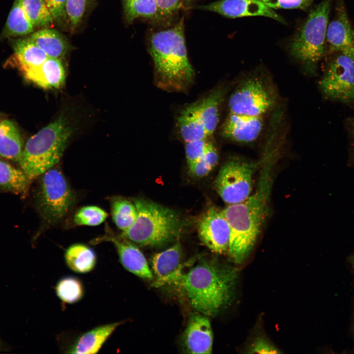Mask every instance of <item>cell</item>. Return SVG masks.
I'll list each match as a JSON object with an SVG mask.
<instances>
[{
    "instance_id": "cell-28",
    "label": "cell",
    "mask_w": 354,
    "mask_h": 354,
    "mask_svg": "<svg viewBox=\"0 0 354 354\" xmlns=\"http://www.w3.org/2000/svg\"><path fill=\"white\" fill-rule=\"evenodd\" d=\"M111 209L113 220L123 232L132 226L137 217L135 204L125 199L114 198L111 202Z\"/></svg>"
},
{
    "instance_id": "cell-13",
    "label": "cell",
    "mask_w": 354,
    "mask_h": 354,
    "mask_svg": "<svg viewBox=\"0 0 354 354\" xmlns=\"http://www.w3.org/2000/svg\"><path fill=\"white\" fill-rule=\"evenodd\" d=\"M200 8L216 12L231 18L264 16L285 24L284 19L262 0H219Z\"/></svg>"
},
{
    "instance_id": "cell-43",
    "label": "cell",
    "mask_w": 354,
    "mask_h": 354,
    "mask_svg": "<svg viewBox=\"0 0 354 354\" xmlns=\"http://www.w3.org/2000/svg\"></svg>"
},
{
    "instance_id": "cell-17",
    "label": "cell",
    "mask_w": 354,
    "mask_h": 354,
    "mask_svg": "<svg viewBox=\"0 0 354 354\" xmlns=\"http://www.w3.org/2000/svg\"><path fill=\"white\" fill-rule=\"evenodd\" d=\"M184 343L189 353H211L213 334L210 322L206 315L191 316L185 330Z\"/></svg>"
},
{
    "instance_id": "cell-19",
    "label": "cell",
    "mask_w": 354,
    "mask_h": 354,
    "mask_svg": "<svg viewBox=\"0 0 354 354\" xmlns=\"http://www.w3.org/2000/svg\"><path fill=\"white\" fill-rule=\"evenodd\" d=\"M122 323L121 321L101 325L86 332L75 340L66 353L72 354H97Z\"/></svg>"
},
{
    "instance_id": "cell-7",
    "label": "cell",
    "mask_w": 354,
    "mask_h": 354,
    "mask_svg": "<svg viewBox=\"0 0 354 354\" xmlns=\"http://www.w3.org/2000/svg\"><path fill=\"white\" fill-rule=\"evenodd\" d=\"M37 197V206L43 220L54 224L67 214L74 196L64 175L54 167L42 175Z\"/></svg>"
},
{
    "instance_id": "cell-37",
    "label": "cell",
    "mask_w": 354,
    "mask_h": 354,
    "mask_svg": "<svg viewBox=\"0 0 354 354\" xmlns=\"http://www.w3.org/2000/svg\"><path fill=\"white\" fill-rule=\"evenodd\" d=\"M45 4L54 20L59 23L66 17L67 0H44Z\"/></svg>"
},
{
    "instance_id": "cell-24",
    "label": "cell",
    "mask_w": 354,
    "mask_h": 354,
    "mask_svg": "<svg viewBox=\"0 0 354 354\" xmlns=\"http://www.w3.org/2000/svg\"><path fill=\"white\" fill-rule=\"evenodd\" d=\"M64 260L67 266L78 273L92 271L97 260L94 251L82 243H75L69 246L65 252Z\"/></svg>"
},
{
    "instance_id": "cell-12",
    "label": "cell",
    "mask_w": 354,
    "mask_h": 354,
    "mask_svg": "<svg viewBox=\"0 0 354 354\" xmlns=\"http://www.w3.org/2000/svg\"><path fill=\"white\" fill-rule=\"evenodd\" d=\"M334 16L327 28L326 52H339L354 59V29L345 0H336Z\"/></svg>"
},
{
    "instance_id": "cell-16",
    "label": "cell",
    "mask_w": 354,
    "mask_h": 354,
    "mask_svg": "<svg viewBox=\"0 0 354 354\" xmlns=\"http://www.w3.org/2000/svg\"><path fill=\"white\" fill-rule=\"evenodd\" d=\"M263 126L262 117L250 116L230 113L221 128L222 135L239 143L256 140Z\"/></svg>"
},
{
    "instance_id": "cell-6",
    "label": "cell",
    "mask_w": 354,
    "mask_h": 354,
    "mask_svg": "<svg viewBox=\"0 0 354 354\" xmlns=\"http://www.w3.org/2000/svg\"><path fill=\"white\" fill-rule=\"evenodd\" d=\"M332 0H322L312 8L289 46L292 56L310 73L326 53V36Z\"/></svg>"
},
{
    "instance_id": "cell-40",
    "label": "cell",
    "mask_w": 354,
    "mask_h": 354,
    "mask_svg": "<svg viewBox=\"0 0 354 354\" xmlns=\"http://www.w3.org/2000/svg\"><path fill=\"white\" fill-rule=\"evenodd\" d=\"M349 131L351 141L350 161L351 165L354 166V117L351 119Z\"/></svg>"
},
{
    "instance_id": "cell-39",
    "label": "cell",
    "mask_w": 354,
    "mask_h": 354,
    "mask_svg": "<svg viewBox=\"0 0 354 354\" xmlns=\"http://www.w3.org/2000/svg\"><path fill=\"white\" fill-rule=\"evenodd\" d=\"M252 353L260 354L279 353L280 352L274 345L267 340L259 338L254 343L252 349Z\"/></svg>"
},
{
    "instance_id": "cell-30",
    "label": "cell",
    "mask_w": 354,
    "mask_h": 354,
    "mask_svg": "<svg viewBox=\"0 0 354 354\" xmlns=\"http://www.w3.org/2000/svg\"><path fill=\"white\" fill-rule=\"evenodd\" d=\"M23 9L34 27H47L53 22L44 0H21Z\"/></svg>"
},
{
    "instance_id": "cell-14",
    "label": "cell",
    "mask_w": 354,
    "mask_h": 354,
    "mask_svg": "<svg viewBox=\"0 0 354 354\" xmlns=\"http://www.w3.org/2000/svg\"><path fill=\"white\" fill-rule=\"evenodd\" d=\"M151 262L155 278L153 283L154 287L173 284L177 286L184 268L181 246L178 241L165 250L154 255Z\"/></svg>"
},
{
    "instance_id": "cell-2",
    "label": "cell",
    "mask_w": 354,
    "mask_h": 354,
    "mask_svg": "<svg viewBox=\"0 0 354 354\" xmlns=\"http://www.w3.org/2000/svg\"><path fill=\"white\" fill-rule=\"evenodd\" d=\"M236 277V268L212 260H201L183 271L177 286L181 287L195 309L212 316L231 300Z\"/></svg>"
},
{
    "instance_id": "cell-23",
    "label": "cell",
    "mask_w": 354,
    "mask_h": 354,
    "mask_svg": "<svg viewBox=\"0 0 354 354\" xmlns=\"http://www.w3.org/2000/svg\"><path fill=\"white\" fill-rule=\"evenodd\" d=\"M177 122L179 134L185 143L209 137L197 116L194 102L180 111Z\"/></svg>"
},
{
    "instance_id": "cell-41",
    "label": "cell",
    "mask_w": 354,
    "mask_h": 354,
    "mask_svg": "<svg viewBox=\"0 0 354 354\" xmlns=\"http://www.w3.org/2000/svg\"><path fill=\"white\" fill-rule=\"evenodd\" d=\"M349 261L350 262V263L353 267V268L354 270V254L352 255L349 259Z\"/></svg>"
},
{
    "instance_id": "cell-27",
    "label": "cell",
    "mask_w": 354,
    "mask_h": 354,
    "mask_svg": "<svg viewBox=\"0 0 354 354\" xmlns=\"http://www.w3.org/2000/svg\"><path fill=\"white\" fill-rule=\"evenodd\" d=\"M30 180L22 170L0 159V187L16 194L24 195Z\"/></svg>"
},
{
    "instance_id": "cell-3",
    "label": "cell",
    "mask_w": 354,
    "mask_h": 354,
    "mask_svg": "<svg viewBox=\"0 0 354 354\" xmlns=\"http://www.w3.org/2000/svg\"><path fill=\"white\" fill-rule=\"evenodd\" d=\"M183 20L173 28L153 34L149 52L154 63V83L169 92H185L192 85L195 73L187 53Z\"/></svg>"
},
{
    "instance_id": "cell-38",
    "label": "cell",
    "mask_w": 354,
    "mask_h": 354,
    "mask_svg": "<svg viewBox=\"0 0 354 354\" xmlns=\"http://www.w3.org/2000/svg\"><path fill=\"white\" fill-rule=\"evenodd\" d=\"M156 17H166L172 15L181 6L180 0H156Z\"/></svg>"
},
{
    "instance_id": "cell-1",
    "label": "cell",
    "mask_w": 354,
    "mask_h": 354,
    "mask_svg": "<svg viewBox=\"0 0 354 354\" xmlns=\"http://www.w3.org/2000/svg\"><path fill=\"white\" fill-rule=\"evenodd\" d=\"M272 153L264 157L255 191L244 201L223 209L230 228L228 254L236 264L243 262L250 253L266 217L272 181Z\"/></svg>"
},
{
    "instance_id": "cell-26",
    "label": "cell",
    "mask_w": 354,
    "mask_h": 354,
    "mask_svg": "<svg viewBox=\"0 0 354 354\" xmlns=\"http://www.w3.org/2000/svg\"><path fill=\"white\" fill-rule=\"evenodd\" d=\"M33 28L23 9L21 0H15L0 39L29 34L33 31Z\"/></svg>"
},
{
    "instance_id": "cell-35",
    "label": "cell",
    "mask_w": 354,
    "mask_h": 354,
    "mask_svg": "<svg viewBox=\"0 0 354 354\" xmlns=\"http://www.w3.org/2000/svg\"><path fill=\"white\" fill-rule=\"evenodd\" d=\"M88 0H67L66 13L71 25L77 26L81 21L87 7Z\"/></svg>"
},
{
    "instance_id": "cell-21",
    "label": "cell",
    "mask_w": 354,
    "mask_h": 354,
    "mask_svg": "<svg viewBox=\"0 0 354 354\" xmlns=\"http://www.w3.org/2000/svg\"><path fill=\"white\" fill-rule=\"evenodd\" d=\"M13 48L11 60L23 73L41 65L48 58L30 37L15 40Z\"/></svg>"
},
{
    "instance_id": "cell-11",
    "label": "cell",
    "mask_w": 354,
    "mask_h": 354,
    "mask_svg": "<svg viewBox=\"0 0 354 354\" xmlns=\"http://www.w3.org/2000/svg\"><path fill=\"white\" fill-rule=\"evenodd\" d=\"M198 233L200 240L211 251L228 253L230 228L223 210L208 208L199 219Z\"/></svg>"
},
{
    "instance_id": "cell-22",
    "label": "cell",
    "mask_w": 354,
    "mask_h": 354,
    "mask_svg": "<svg viewBox=\"0 0 354 354\" xmlns=\"http://www.w3.org/2000/svg\"><path fill=\"white\" fill-rule=\"evenodd\" d=\"M30 37L49 58L60 59L68 51L66 39L54 29H42L32 33Z\"/></svg>"
},
{
    "instance_id": "cell-20",
    "label": "cell",
    "mask_w": 354,
    "mask_h": 354,
    "mask_svg": "<svg viewBox=\"0 0 354 354\" xmlns=\"http://www.w3.org/2000/svg\"><path fill=\"white\" fill-rule=\"evenodd\" d=\"M225 91L223 88H217L194 102L197 116L208 136L213 133L218 124L219 111Z\"/></svg>"
},
{
    "instance_id": "cell-32",
    "label": "cell",
    "mask_w": 354,
    "mask_h": 354,
    "mask_svg": "<svg viewBox=\"0 0 354 354\" xmlns=\"http://www.w3.org/2000/svg\"><path fill=\"white\" fill-rule=\"evenodd\" d=\"M107 216V212L100 207L88 206L78 210L73 220L77 225L95 226L103 223Z\"/></svg>"
},
{
    "instance_id": "cell-9",
    "label": "cell",
    "mask_w": 354,
    "mask_h": 354,
    "mask_svg": "<svg viewBox=\"0 0 354 354\" xmlns=\"http://www.w3.org/2000/svg\"><path fill=\"white\" fill-rule=\"evenodd\" d=\"M319 82L323 95L330 100L350 104L354 102V59L339 52L331 54Z\"/></svg>"
},
{
    "instance_id": "cell-4",
    "label": "cell",
    "mask_w": 354,
    "mask_h": 354,
    "mask_svg": "<svg viewBox=\"0 0 354 354\" xmlns=\"http://www.w3.org/2000/svg\"><path fill=\"white\" fill-rule=\"evenodd\" d=\"M75 130L71 117L62 112L27 141L18 162L30 180L59 162Z\"/></svg>"
},
{
    "instance_id": "cell-15",
    "label": "cell",
    "mask_w": 354,
    "mask_h": 354,
    "mask_svg": "<svg viewBox=\"0 0 354 354\" xmlns=\"http://www.w3.org/2000/svg\"><path fill=\"white\" fill-rule=\"evenodd\" d=\"M110 241L115 246L119 261L128 271L144 279H150L153 274L143 253L133 243L121 237L109 234L95 240L96 243Z\"/></svg>"
},
{
    "instance_id": "cell-33",
    "label": "cell",
    "mask_w": 354,
    "mask_h": 354,
    "mask_svg": "<svg viewBox=\"0 0 354 354\" xmlns=\"http://www.w3.org/2000/svg\"><path fill=\"white\" fill-rule=\"evenodd\" d=\"M218 160V152L215 147L211 143L204 155L189 169L190 172L194 177H204L213 169Z\"/></svg>"
},
{
    "instance_id": "cell-25",
    "label": "cell",
    "mask_w": 354,
    "mask_h": 354,
    "mask_svg": "<svg viewBox=\"0 0 354 354\" xmlns=\"http://www.w3.org/2000/svg\"><path fill=\"white\" fill-rule=\"evenodd\" d=\"M22 151V137L15 123L8 119L0 122V155L18 161Z\"/></svg>"
},
{
    "instance_id": "cell-34",
    "label": "cell",
    "mask_w": 354,
    "mask_h": 354,
    "mask_svg": "<svg viewBox=\"0 0 354 354\" xmlns=\"http://www.w3.org/2000/svg\"><path fill=\"white\" fill-rule=\"evenodd\" d=\"M210 144L206 139L185 143V151L189 169L204 155Z\"/></svg>"
},
{
    "instance_id": "cell-36",
    "label": "cell",
    "mask_w": 354,
    "mask_h": 354,
    "mask_svg": "<svg viewBox=\"0 0 354 354\" xmlns=\"http://www.w3.org/2000/svg\"><path fill=\"white\" fill-rule=\"evenodd\" d=\"M272 9H298L306 10L314 0H262Z\"/></svg>"
},
{
    "instance_id": "cell-5",
    "label": "cell",
    "mask_w": 354,
    "mask_h": 354,
    "mask_svg": "<svg viewBox=\"0 0 354 354\" xmlns=\"http://www.w3.org/2000/svg\"><path fill=\"white\" fill-rule=\"evenodd\" d=\"M137 218L120 236L142 246L156 247L177 239L181 221L174 210L144 199H135Z\"/></svg>"
},
{
    "instance_id": "cell-10",
    "label": "cell",
    "mask_w": 354,
    "mask_h": 354,
    "mask_svg": "<svg viewBox=\"0 0 354 354\" xmlns=\"http://www.w3.org/2000/svg\"><path fill=\"white\" fill-rule=\"evenodd\" d=\"M275 97L264 81L258 77L246 79L230 97V113L262 117L275 104Z\"/></svg>"
},
{
    "instance_id": "cell-42",
    "label": "cell",
    "mask_w": 354,
    "mask_h": 354,
    "mask_svg": "<svg viewBox=\"0 0 354 354\" xmlns=\"http://www.w3.org/2000/svg\"><path fill=\"white\" fill-rule=\"evenodd\" d=\"M188 1H191V0H186Z\"/></svg>"
},
{
    "instance_id": "cell-18",
    "label": "cell",
    "mask_w": 354,
    "mask_h": 354,
    "mask_svg": "<svg viewBox=\"0 0 354 354\" xmlns=\"http://www.w3.org/2000/svg\"><path fill=\"white\" fill-rule=\"evenodd\" d=\"M25 77L45 89L59 88L65 79V72L60 59L48 58L41 65L24 73Z\"/></svg>"
},
{
    "instance_id": "cell-31",
    "label": "cell",
    "mask_w": 354,
    "mask_h": 354,
    "mask_svg": "<svg viewBox=\"0 0 354 354\" xmlns=\"http://www.w3.org/2000/svg\"><path fill=\"white\" fill-rule=\"evenodd\" d=\"M124 9L129 22L137 18H153L157 15L156 0H124Z\"/></svg>"
},
{
    "instance_id": "cell-8",
    "label": "cell",
    "mask_w": 354,
    "mask_h": 354,
    "mask_svg": "<svg viewBox=\"0 0 354 354\" xmlns=\"http://www.w3.org/2000/svg\"><path fill=\"white\" fill-rule=\"evenodd\" d=\"M257 164L239 159L226 162L215 182L217 193L228 205L240 203L252 193Z\"/></svg>"
},
{
    "instance_id": "cell-29",
    "label": "cell",
    "mask_w": 354,
    "mask_h": 354,
    "mask_svg": "<svg viewBox=\"0 0 354 354\" xmlns=\"http://www.w3.org/2000/svg\"><path fill=\"white\" fill-rule=\"evenodd\" d=\"M55 292L62 302L72 304L79 301L83 298L84 289L78 278L67 276L58 281L55 286Z\"/></svg>"
}]
</instances>
